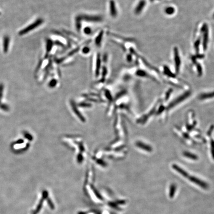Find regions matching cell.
<instances>
[{"label":"cell","mask_w":214,"mask_h":214,"mask_svg":"<svg viewBox=\"0 0 214 214\" xmlns=\"http://www.w3.org/2000/svg\"><path fill=\"white\" fill-rule=\"evenodd\" d=\"M190 94H191V92L190 91H187L185 92L181 95L179 96L178 97L176 98L175 100H174L172 103H170L168 105L167 107V109L173 108V107L177 106V105H178V104H179L180 103H181V102L183 101L186 99H187L190 95Z\"/></svg>","instance_id":"1"},{"label":"cell","mask_w":214,"mask_h":214,"mask_svg":"<svg viewBox=\"0 0 214 214\" xmlns=\"http://www.w3.org/2000/svg\"><path fill=\"white\" fill-rule=\"evenodd\" d=\"M201 33H203V47L204 50H206L207 49L208 43L209 40V30L208 27L206 24H204L201 29Z\"/></svg>","instance_id":"2"},{"label":"cell","mask_w":214,"mask_h":214,"mask_svg":"<svg viewBox=\"0 0 214 214\" xmlns=\"http://www.w3.org/2000/svg\"><path fill=\"white\" fill-rule=\"evenodd\" d=\"M174 58H175V66H176V72L178 73L179 71L180 66L181 64L180 58L179 55L178 50L177 47H175L174 49Z\"/></svg>","instance_id":"3"},{"label":"cell","mask_w":214,"mask_h":214,"mask_svg":"<svg viewBox=\"0 0 214 214\" xmlns=\"http://www.w3.org/2000/svg\"><path fill=\"white\" fill-rule=\"evenodd\" d=\"M188 178L189 180H190L191 182H193L194 183H195L196 184L199 185L200 187H201L203 189H208L209 187V185L207 183L195 177H192V176L190 177H189Z\"/></svg>","instance_id":"4"},{"label":"cell","mask_w":214,"mask_h":214,"mask_svg":"<svg viewBox=\"0 0 214 214\" xmlns=\"http://www.w3.org/2000/svg\"><path fill=\"white\" fill-rule=\"evenodd\" d=\"M43 23V20L42 19H38L36 21H35V22L33 23L32 24L30 25L28 27H26V28H25V29H24L23 31H21L20 32V34H25L26 33L28 32V31H29L30 30H33L36 27L40 25Z\"/></svg>","instance_id":"5"},{"label":"cell","mask_w":214,"mask_h":214,"mask_svg":"<svg viewBox=\"0 0 214 214\" xmlns=\"http://www.w3.org/2000/svg\"><path fill=\"white\" fill-rule=\"evenodd\" d=\"M136 145L138 148L144 150L148 152H151L153 150V148L151 146L146 144L142 142L137 141L136 143Z\"/></svg>","instance_id":"6"},{"label":"cell","mask_w":214,"mask_h":214,"mask_svg":"<svg viewBox=\"0 0 214 214\" xmlns=\"http://www.w3.org/2000/svg\"><path fill=\"white\" fill-rule=\"evenodd\" d=\"M172 167L174 169H175L177 171V172L179 173L183 177H184L185 178H188L189 177L188 174L186 172H185V171L183 169H182V168L179 167L176 164H174V165H173Z\"/></svg>","instance_id":"7"},{"label":"cell","mask_w":214,"mask_h":214,"mask_svg":"<svg viewBox=\"0 0 214 214\" xmlns=\"http://www.w3.org/2000/svg\"><path fill=\"white\" fill-rule=\"evenodd\" d=\"M145 5H146V2L144 0H141V1L139 3V4H138V5L137 6L135 9V13L137 14H139L144 9Z\"/></svg>","instance_id":"8"},{"label":"cell","mask_w":214,"mask_h":214,"mask_svg":"<svg viewBox=\"0 0 214 214\" xmlns=\"http://www.w3.org/2000/svg\"><path fill=\"white\" fill-rule=\"evenodd\" d=\"M214 97V91L211 92H208V93H204L203 94H201L199 96V99L200 100H206L207 99L212 98Z\"/></svg>","instance_id":"9"},{"label":"cell","mask_w":214,"mask_h":214,"mask_svg":"<svg viewBox=\"0 0 214 214\" xmlns=\"http://www.w3.org/2000/svg\"><path fill=\"white\" fill-rule=\"evenodd\" d=\"M110 10L111 14L113 17H115L117 15V11L116 7V5L114 2L113 1H111L110 4Z\"/></svg>","instance_id":"10"},{"label":"cell","mask_w":214,"mask_h":214,"mask_svg":"<svg viewBox=\"0 0 214 214\" xmlns=\"http://www.w3.org/2000/svg\"><path fill=\"white\" fill-rule=\"evenodd\" d=\"M183 154V156L184 157H185L186 158H189V159H191V160H197L198 159V157L196 155L192 153H190V152H187V151L184 152Z\"/></svg>","instance_id":"11"},{"label":"cell","mask_w":214,"mask_h":214,"mask_svg":"<svg viewBox=\"0 0 214 214\" xmlns=\"http://www.w3.org/2000/svg\"><path fill=\"white\" fill-rule=\"evenodd\" d=\"M176 189H177V186L175 184H171L169 187V196L170 198H173L175 196Z\"/></svg>","instance_id":"12"},{"label":"cell","mask_w":214,"mask_h":214,"mask_svg":"<svg viewBox=\"0 0 214 214\" xmlns=\"http://www.w3.org/2000/svg\"><path fill=\"white\" fill-rule=\"evenodd\" d=\"M164 73L167 76L172 77V78H175L176 77V75L174 74L172 71H170L168 67L165 66H164Z\"/></svg>","instance_id":"13"},{"label":"cell","mask_w":214,"mask_h":214,"mask_svg":"<svg viewBox=\"0 0 214 214\" xmlns=\"http://www.w3.org/2000/svg\"><path fill=\"white\" fill-rule=\"evenodd\" d=\"M200 44V38H198L195 42L194 43V48L196 52V54H199V46Z\"/></svg>","instance_id":"14"},{"label":"cell","mask_w":214,"mask_h":214,"mask_svg":"<svg viewBox=\"0 0 214 214\" xmlns=\"http://www.w3.org/2000/svg\"><path fill=\"white\" fill-rule=\"evenodd\" d=\"M165 11L166 13L167 14L171 15V14H173V13H174V12H175V9L173 7H169L166 8L165 9Z\"/></svg>","instance_id":"15"},{"label":"cell","mask_w":214,"mask_h":214,"mask_svg":"<svg viewBox=\"0 0 214 214\" xmlns=\"http://www.w3.org/2000/svg\"><path fill=\"white\" fill-rule=\"evenodd\" d=\"M195 65L196 66V68H197V72H198V74L199 76H202V75L203 74V70H202V68L201 67V66L200 65L199 63H196Z\"/></svg>","instance_id":"16"},{"label":"cell","mask_w":214,"mask_h":214,"mask_svg":"<svg viewBox=\"0 0 214 214\" xmlns=\"http://www.w3.org/2000/svg\"><path fill=\"white\" fill-rule=\"evenodd\" d=\"M91 188H92V190H93V192L94 193V194H95V195H96V196L99 199H100V200H104V199L103 198V197H102V196L100 194V193H99V192H98V191L93 186H91Z\"/></svg>","instance_id":"17"},{"label":"cell","mask_w":214,"mask_h":214,"mask_svg":"<svg viewBox=\"0 0 214 214\" xmlns=\"http://www.w3.org/2000/svg\"><path fill=\"white\" fill-rule=\"evenodd\" d=\"M136 74L138 76H141V77H147L148 75L147 72H146L144 71H142V70L137 71L136 72Z\"/></svg>","instance_id":"18"},{"label":"cell","mask_w":214,"mask_h":214,"mask_svg":"<svg viewBox=\"0 0 214 214\" xmlns=\"http://www.w3.org/2000/svg\"><path fill=\"white\" fill-rule=\"evenodd\" d=\"M211 153L212 156L214 159V140L212 139L211 141Z\"/></svg>","instance_id":"19"},{"label":"cell","mask_w":214,"mask_h":214,"mask_svg":"<svg viewBox=\"0 0 214 214\" xmlns=\"http://www.w3.org/2000/svg\"><path fill=\"white\" fill-rule=\"evenodd\" d=\"M84 33H85V34H87V35H89V34H90L91 33V32H92V30H91V29L90 27H85V28L84 29Z\"/></svg>","instance_id":"20"},{"label":"cell","mask_w":214,"mask_h":214,"mask_svg":"<svg viewBox=\"0 0 214 214\" xmlns=\"http://www.w3.org/2000/svg\"><path fill=\"white\" fill-rule=\"evenodd\" d=\"M89 51H90V49L88 47H84L82 50V53L85 54L89 53Z\"/></svg>","instance_id":"21"},{"label":"cell","mask_w":214,"mask_h":214,"mask_svg":"<svg viewBox=\"0 0 214 214\" xmlns=\"http://www.w3.org/2000/svg\"><path fill=\"white\" fill-rule=\"evenodd\" d=\"M173 90L172 89H170L169 90L167 91V92L166 93V100H167L168 99V98L169 97L170 94H171V93L172 92Z\"/></svg>","instance_id":"22"},{"label":"cell","mask_w":214,"mask_h":214,"mask_svg":"<svg viewBox=\"0 0 214 214\" xmlns=\"http://www.w3.org/2000/svg\"><path fill=\"white\" fill-rule=\"evenodd\" d=\"M48 204H49L50 207L52 209H54V208H55L54 205L53 203H52V202L51 201V200L50 199H48Z\"/></svg>","instance_id":"23"},{"label":"cell","mask_w":214,"mask_h":214,"mask_svg":"<svg viewBox=\"0 0 214 214\" xmlns=\"http://www.w3.org/2000/svg\"><path fill=\"white\" fill-rule=\"evenodd\" d=\"M164 109H165V107L163 106H161L160 108H159V109L158 111L157 112V114H160L161 113H162L164 111Z\"/></svg>","instance_id":"24"},{"label":"cell","mask_w":214,"mask_h":214,"mask_svg":"<svg viewBox=\"0 0 214 214\" xmlns=\"http://www.w3.org/2000/svg\"><path fill=\"white\" fill-rule=\"evenodd\" d=\"M109 205L111 206V207H113V208H116V209H118V208H117V205L116 204V203H112V202H110V203H109Z\"/></svg>","instance_id":"25"},{"label":"cell","mask_w":214,"mask_h":214,"mask_svg":"<svg viewBox=\"0 0 214 214\" xmlns=\"http://www.w3.org/2000/svg\"><path fill=\"white\" fill-rule=\"evenodd\" d=\"M127 59L129 61H131L132 60V57L131 55H128V56L127 57Z\"/></svg>","instance_id":"26"},{"label":"cell","mask_w":214,"mask_h":214,"mask_svg":"<svg viewBox=\"0 0 214 214\" xmlns=\"http://www.w3.org/2000/svg\"><path fill=\"white\" fill-rule=\"evenodd\" d=\"M87 213L86 212H80L78 213V214H86Z\"/></svg>","instance_id":"27"},{"label":"cell","mask_w":214,"mask_h":214,"mask_svg":"<svg viewBox=\"0 0 214 214\" xmlns=\"http://www.w3.org/2000/svg\"><path fill=\"white\" fill-rule=\"evenodd\" d=\"M154 1V0H150V1H151V2H153Z\"/></svg>","instance_id":"28"},{"label":"cell","mask_w":214,"mask_h":214,"mask_svg":"<svg viewBox=\"0 0 214 214\" xmlns=\"http://www.w3.org/2000/svg\"><path fill=\"white\" fill-rule=\"evenodd\" d=\"M213 18H214V14H213Z\"/></svg>","instance_id":"29"}]
</instances>
